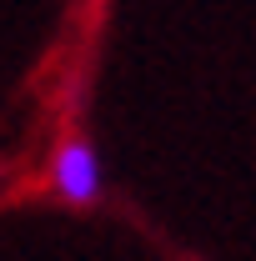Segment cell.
Here are the masks:
<instances>
[{
	"mask_svg": "<svg viewBox=\"0 0 256 261\" xmlns=\"http://www.w3.org/2000/svg\"><path fill=\"white\" fill-rule=\"evenodd\" d=\"M50 186L61 201L70 206H96L106 196V166H100V151L81 136H65L61 146L50 151Z\"/></svg>",
	"mask_w": 256,
	"mask_h": 261,
	"instance_id": "obj_1",
	"label": "cell"
}]
</instances>
